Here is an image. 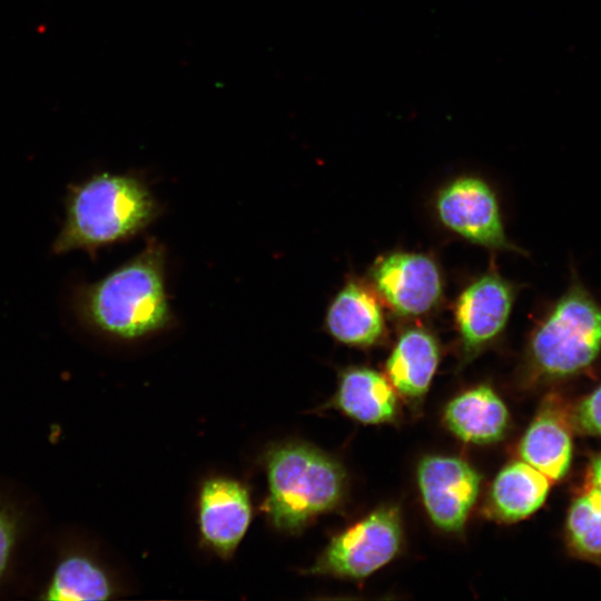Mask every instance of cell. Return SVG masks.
Here are the masks:
<instances>
[{
	"label": "cell",
	"mask_w": 601,
	"mask_h": 601,
	"mask_svg": "<svg viewBox=\"0 0 601 601\" xmlns=\"http://www.w3.org/2000/svg\"><path fill=\"white\" fill-rule=\"evenodd\" d=\"M166 249L148 238L136 256L101 279L80 286L73 308L92 332L120 342H136L176 323L166 288Z\"/></svg>",
	"instance_id": "obj_1"
},
{
	"label": "cell",
	"mask_w": 601,
	"mask_h": 601,
	"mask_svg": "<svg viewBox=\"0 0 601 601\" xmlns=\"http://www.w3.org/2000/svg\"><path fill=\"white\" fill-rule=\"evenodd\" d=\"M162 208L147 181L137 174L97 173L69 185L65 220L53 244L55 254L82 249L95 255L102 247L141 234Z\"/></svg>",
	"instance_id": "obj_2"
},
{
	"label": "cell",
	"mask_w": 601,
	"mask_h": 601,
	"mask_svg": "<svg viewBox=\"0 0 601 601\" xmlns=\"http://www.w3.org/2000/svg\"><path fill=\"white\" fill-rule=\"evenodd\" d=\"M267 479L262 510L277 531L295 534L318 515L337 509L346 493L343 466L300 441L276 443L260 457Z\"/></svg>",
	"instance_id": "obj_3"
},
{
	"label": "cell",
	"mask_w": 601,
	"mask_h": 601,
	"mask_svg": "<svg viewBox=\"0 0 601 601\" xmlns=\"http://www.w3.org/2000/svg\"><path fill=\"white\" fill-rule=\"evenodd\" d=\"M601 353V304L575 277L534 327L526 365L532 376L564 378L589 367Z\"/></svg>",
	"instance_id": "obj_4"
},
{
	"label": "cell",
	"mask_w": 601,
	"mask_h": 601,
	"mask_svg": "<svg viewBox=\"0 0 601 601\" xmlns=\"http://www.w3.org/2000/svg\"><path fill=\"white\" fill-rule=\"evenodd\" d=\"M402 538L398 509L381 506L333 536L304 572L345 579L368 577L395 558Z\"/></svg>",
	"instance_id": "obj_5"
},
{
	"label": "cell",
	"mask_w": 601,
	"mask_h": 601,
	"mask_svg": "<svg viewBox=\"0 0 601 601\" xmlns=\"http://www.w3.org/2000/svg\"><path fill=\"white\" fill-rule=\"evenodd\" d=\"M435 208L441 223L469 242L492 249L519 250L508 239L496 196L483 179L455 178L439 191Z\"/></svg>",
	"instance_id": "obj_6"
},
{
	"label": "cell",
	"mask_w": 601,
	"mask_h": 601,
	"mask_svg": "<svg viewBox=\"0 0 601 601\" xmlns=\"http://www.w3.org/2000/svg\"><path fill=\"white\" fill-rule=\"evenodd\" d=\"M417 481L432 522L446 532L460 531L479 495V473L457 457L426 456L418 464Z\"/></svg>",
	"instance_id": "obj_7"
},
{
	"label": "cell",
	"mask_w": 601,
	"mask_h": 601,
	"mask_svg": "<svg viewBox=\"0 0 601 601\" xmlns=\"http://www.w3.org/2000/svg\"><path fill=\"white\" fill-rule=\"evenodd\" d=\"M253 510L245 484L227 476L206 479L199 489L197 522L203 544L229 559L245 536Z\"/></svg>",
	"instance_id": "obj_8"
},
{
	"label": "cell",
	"mask_w": 601,
	"mask_h": 601,
	"mask_svg": "<svg viewBox=\"0 0 601 601\" xmlns=\"http://www.w3.org/2000/svg\"><path fill=\"white\" fill-rule=\"evenodd\" d=\"M371 276L377 293L402 316L428 313L442 295L440 269L424 254L397 252L383 256L374 264Z\"/></svg>",
	"instance_id": "obj_9"
},
{
	"label": "cell",
	"mask_w": 601,
	"mask_h": 601,
	"mask_svg": "<svg viewBox=\"0 0 601 601\" xmlns=\"http://www.w3.org/2000/svg\"><path fill=\"white\" fill-rule=\"evenodd\" d=\"M513 300L512 285L493 272L484 274L460 294L454 316L464 362L471 361L502 333Z\"/></svg>",
	"instance_id": "obj_10"
},
{
	"label": "cell",
	"mask_w": 601,
	"mask_h": 601,
	"mask_svg": "<svg viewBox=\"0 0 601 601\" xmlns=\"http://www.w3.org/2000/svg\"><path fill=\"white\" fill-rule=\"evenodd\" d=\"M117 593L106 565L87 548L71 541L56 550L37 589L39 600H107Z\"/></svg>",
	"instance_id": "obj_11"
},
{
	"label": "cell",
	"mask_w": 601,
	"mask_h": 601,
	"mask_svg": "<svg viewBox=\"0 0 601 601\" xmlns=\"http://www.w3.org/2000/svg\"><path fill=\"white\" fill-rule=\"evenodd\" d=\"M324 328L342 344L371 346L382 338L385 329L381 304L363 284L348 280L331 300Z\"/></svg>",
	"instance_id": "obj_12"
},
{
	"label": "cell",
	"mask_w": 601,
	"mask_h": 601,
	"mask_svg": "<svg viewBox=\"0 0 601 601\" xmlns=\"http://www.w3.org/2000/svg\"><path fill=\"white\" fill-rule=\"evenodd\" d=\"M395 392L378 372L351 367L341 372L337 390L325 407L336 408L364 424L386 423L397 412Z\"/></svg>",
	"instance_id": "obj_13"
},
{
	"label": "cell",
	"mask_w": 601,
	"mask_h": 601,
	"mask_svg": "<svg viewBox=\"0 0 601 601\" xmlns=\"http://www.w3.org/2000/svg\"><path fill=\"white\" fill-rule=\"evenodd\" d=\"M444 420L460 440L487 444L502 439L509 412L500 396L486 385H480L454 397L445 407Z\"/></svg>",
	"instance_id": "obj_14"
},
{
	"label": "cell",
	"mask_w": 601,
	"mask_h": 601,
	"mask_svg": "<svg viewBox=\"0 0 601 601\" xmlns=\"http://www.w3.org/2000/svg\"><path fill=\"white\" fill-rule=\"evenodd\" d=\"M440 361L434 336L421 328L404 332L386 361V374L394 390L417 402L427 392Z\"/></svg>",
	"instance_id": "obj_15"
},
{
	"label": "cell",
	"mask_w": 601,
	"mask_h": 601,
	"mask_svg": "<svg viewBox=\"0 0 601 601\" xmlns=\"http://www.w3.org/2000/svg\"><path fill=\"white\" fill-rule=\"evenodd\" d=\"M549 479L528 464L513 462L503 467L492 483L487 513L503 522H516L539 510L549 493Z\"/></svg>",
	"instance_id": "obj_16"
},
{
	"label": "cell",
	"mask_w": 601,
	"mask_h": 601,
	"mask_svg": "<svg viewBox=\"0 0 601 601\" xmlns=\"http://www.w3.org/2000/svg\"><path fill=\"white\" fill-rule=\"evenodd\" d=\"M519 453L548 479H562L571 464L572 441L561 414L552 406L542 407L525 431Z\"/></svg>",
	"instance_id": "obj_17"
},
{
	"label": "cell",
	"mask_w": 601,
	"mask_h": 601,
	"mask_svg": "<svg viewBox=\"0 0 601 601\" xmlns=\"http://www.w3.org/2000/svg\"><path fill=\"white\" fill-rule=\"evenodd\" d=\"M32 532L26 504L16 495L0 492V592L13 582Z\"/></svg>",
	"instance_id": "obj_18"
},
{
	"label": "cell",
	"mask_w": 601,
	"mask_h": 601,
	"mask_svg": "<svg viewBox=\"0 0 601 601\" xmlns=\"http://www.w3.org/2000/svg\"><path fill=\"white\" fill-rule=\"evenodd\" d=\"M566 534L579 555L601 558V489L595 486L572 503L566 518Z\"/></svg>",
	"instance_id": "obj_19"
},
{
	"label": "cell",
	"mask_w": 601,
	"mask_h": 601,
	"mask_svg": "<svg viewBox=\"0 0 601 601\" xmlns=\"http://www.w3.org/2000/svg\"><path fill=\"white\" fill-rule=\"evenodd\" d=\"M573 422L585 433L601 435V384L580 402Z\"/></svg>",
	"instance_id": "obj_20"
},
{
	"label": "cell",
	"mask_w": 601,
	"mask_h": 601,
	"mask_svg": "<svg viewBox=\"0 0 601 601\" xmlns=\"http://www.w3.org/2000/svg\"><path fill=\"white\" fill-rule=\"evenodd\" d=\"M591 474L594 485L601 489V455L594 460L591 467Z\"/></svg>",
	"instance_id": "obj_21"
}]
</instances>
